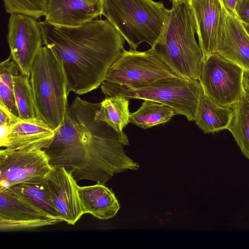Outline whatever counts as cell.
I'll return each instance as SVG.
<instances>
[{
	"label": "cell",
	"mask_w": 249,
	"mask_h": 249,
	"mask_svg": "<svg viewBox=\"0 0 249 249\" xmlns=\"http://www.w3.org/2000/svg\"><path fill=\"white\" fill-rule=\"evenodd\" d=\"M103 0H46L45 20L60 26L75 27L102 15Z\"/></svg>",
	"instance_id": "cell-15"
},
{
	"label": "cell",
	"mask_w": 249,
	"mask_h": 249,
	"mask_svg": "<svg viewBox=\"0 0 249 249\" xmlns=\"http://www.w3.org/2000/svg\"><path fill=\"white\" fill-rule=\"evenodd\" d=\"M243 81L245 90L249 92V71L244 70Z\"/></svg>",
	"instance_id": "cell-28"
},
{
	"label": "cell",
	"mask_w": 249,
	"mask_h": 249,
	"mask_svg": "<svg viewBox=\"0 0 249 249\" xmlns=\"http://www.w3.org/2000/svg\"><path fill=\"white\" fill-rule=\"evenodd\" d=\"M6 12L21 14L39 19L45 15L46 0H1Z\"/></svg>",
	"instance_id": "cell-25"
},
{
	"label": "cell",
	"mask_w": 249,
	"mask_h": 249,
	"mask_svg": "<svg viewBox=\"0 0 249 249\" xmlns=\"http://www.w3.org/2000/svg\"><path fill=\"white\" fill-rule=\"evenodd\" d=\"M14 96L19 117L22 120L36 117L30 79L18 73L13 76Z\"/></svg>",
	"instance_id": "cell-24"
},
{
	"label": "cell",
	"mask_w": 249,
	"mask_h": 249,
	"mask_svg": "<svg viewBox=\"0 0 249 249\" xmlns=\"http://www.w3.org/2000/svg\"><path fill=\"white\" fill-rule=\"evenodd\" d=\"M233 113L231 107L220 106L203 93L198 100L195 121L204 133H214L228 129Z\"/></svg>",
	"instance_id": "cell-18"
},
{
	"label": "cell",
	"mask_w": 249,
	"mask_h": 249,
	"mask_svg": "<svg viewBox=\"0 0 249 249\" xmlns=\"http://www.w3.org/2000/svg\"><path fill=\"white\" fill-rule=\"evenodd\" d=\"M216 53L249 71V35L237 17L224 6Z\"/></svg>",
	"instance_id": "cell-13"
},
{
	"label": "cell",
	"mask_w": 249,
	"mask_h": 249,
	"mask_svg": "<svg viewBox=\"0 0 249 249\" xmlns=\"http://www.w3.org/2000/svg\"><path fill=\"white\" fill-rule=\"evenodd\" d=\"M100 105L76 97L44 149L51 166L64 167L77 182L105 184L116 174L139 168L124 151L126 135L95 118Z\"/></svg>",
	"instance_id": "cell-1"
},
{
	"label": "cell",
	"mask_w": 249,
	"mask_h": 249,
	"mask_svg": "<svg viewBox=\"0 0 249 249\" xmlns=\"http://www.w3.org/2000/svg\"><path fill=\"white\" fill-rule=\"evenodd\" d=\"M196 21L199 45L205 59L216 52L223 16L221 0H188Z\"/></svg>",
	"instance_id": "cell-14"
},
{
	"label": "cell",
	"mask_w": 249,
	"mask_h": 249,
	"mask_svg": "<svg viewBox=\"0 0 249 249\" xmlns=\"http://www.w3.org/2000/svg\"><path fill=\"white\" fill-rule=\"evenodd\" d=\"M55 130L36 117L19 118L11 126L4 148L10 149H45L51 143Z\"/></svg>",
	"instance_id": "cell-16"
},
{
	"label": "cell",
	"mask_w": 249,
	"mask_h": 249,
	"mask_svg": "<svg viewBox=\"0 0 249 249\" xmlns=\"http://www.w3.org/2000/svg\"><path fill=\"white\" fill-rule=\"evenodd\" d=\"M46 177L33 178L8 189L47 215L64 222L53 204Z\"/></svg>",
	"instance_id": "cell-19"
},
{
	"label": "cell",
	"mask_w": 249,
	"mask_h": 249,
	"mask_svg": "<svg viewBox=\"0 0 249 249\" xmlns=\"http://www.w3.org/2000/svg\"><path fill=\"white\" fill-rule=\"evenodd\" d=\"M176 114L175 110L170 107L155 101L144 100L138 110L130 113L129 122L145 129L164 124Z\"/></svg>",
	"instance_id": "cell-22"
},
{
	"label": "cell",
	"mask_w": 249,
	"mask_h": 249,
	"mask_svg": "<svg viewBox=\"0 0 249 249\" xmlns=\"http://www.w3.org/2000/svg\"><path fill=\"white\" fill-rule=\"evenodd\" d=\"M53 204L64 222L74 225L84 214L77 181L64 167H53L46 175Z\"/></svg>",
	"instance_id": "cell-12"
},
{
	"label": "cell",
	"mask_w": 249,
	"mask_h": 249,
	"mask_svg": "<svg viewBox=\"0 0 249 249\" xmlns=\"http://www.w3.org/2000/svg\"><path fill=\"white\" fill-rule=\"evenodd\" d=\"M244 70L217 53L205 59L199 81L204 93L217 104L231 107L245 92Z\"/></svg>",
	"instance_id": "cell-8"
},
{
	"label": "cell",
	"mask_w": 249,
	"mask_h": 249,
	"mask_svg": "<svg viewBox=\"0 0 249 249\" xmlns=\"http://www.w3.org/2000/svg\"><path fill=\"white\" fill-rule=\"evenodd\" d=\"M30 82L36 117L55 130L64 120L69 93L62 63L45 45L41 47L35 58Z\"/></svg>",
	"instance_id": "cell-5"
},
{
	"label": "cell",
	"mask_w": 249,
	"mask_h": 249,
	"mask_svg": "<svg viewBox=\"0 0 249 249\" xmlns=\"http://www.w3.org/2000/svg\"><path fill=\"white\" fill-rule=\"evenodd\" d=\"M233 113L228 128L243 155L249 160V92L231 106Z\"/></svg>",
	"instance_id": "cell-21"
},
{
	"label": "cell",
	"mask_w": 249,
	"mask_h": 249,
	"mask_svg": "<svg viewBox=\"0 0 249 249\" xmlns=\"http://www.w3.org/2000/svg\"><path fill=\"white\" fill-rule=\"evenodd\" d=\"M61 222L10 190L0 191V231L32 229Z\"/></svg>",
	"instance_id": "cell-11"
},
{
	"label": "cell",
	"mask_w": 249,
	"mask_h": 249,
	"mask_svg": "<svg viewBox=\"0 0 249 249\" xmlns=\"http://www.w3.org/2000/svg\"><path fill=\"white\" fill-rule=\"evenodd\" d=\"M235 14L242 22L249 23V0H237Z\"/></svg>",
	"instance_id": "cell-26"
},
{
	"label": "cell",
	"mask_w": 249,
	"mask_h": 249,
	"mask_svg": "<svg viewBox=\"0 0 249 249\" xmlns=\"http://www.w3.org/2000/svg\"><path fill=\"white\" fill-rule=\"evenodd\" d=\"M19 71L18 66L10 55L0 63V104L18 117L14 96L13 76Z\"/></svg>",
	"instance_id": "cell-23"
},
{
	"label": "cell",
	"mask_w": 249,
	"mask_h": 249,
	"mask_svg": "<svg viewBox=\"0 0 249 249\" xmlns=\"http://www.w3.org/2000/svg\"><path fill=\"white\" fill-rule=\"evenodd\" d=\"M129 100L120 95L106 98L101 102L95 115L96 119L104 121L116 131L123 133L130 123Z\"/></svg>",
	"instance_id": "cell-20"
},
{
	"label": "cell",
	"mask_w": 249,
	"mask_h": 249,
	"mask_svg": "<svg viewBox=\"0 0 249 249\" xmlns=\"http://www.w3.org/2000/svg\"><path fill=\"white\" fill-rule=\"evenodd\" d=\"M196 34L188 1L173 4L160 37L151 48L179 77L198 80L205 57Z\"/></svg>",
	"instance_id": "cell-3"
},
{
	"label": "cell",
	"mask_w": 249,
	"mask_h": 249,
	"mask_svg": "<svg viewBox=\"0 0 249 249\" xmlns=\"http://www.w3.org/2000/svg\"><path fill=\"white\" fill-rule=\"evenodd\" d=\"M43 45L61 61L68 92L82 95L98 88L124 49V39L107 19L68 27L39 21Z\"/></svg>",
	"instance_id": "cell-2"
},
{
	"label": "cell",
	"mask_w": 249,
	"mask_h": 249,
	"mask_svg": "<svg viewBox=\"0 0 249 249\" xmlns=\"http://www.w3.org/2000/svg\"><path fill=\"white\" fill-rule=\"evenodd\" d=\"M171 76H179L151 48L144 52L124 50L109 68L103 82L139 89Z\"/></svg>",
	"instance_id": "cell-7"
},
{
	"label": "cell",
	"mask_w": 249,
	"mask_h": 249,
	"mask_svg": "<svg viewBox=\"0 0 249 249\" xmlns=\"http://www.w3.org/2000/svg\"><path fill=\"white\" fill-rule=\"evenodd\" d=\"M168 10L153 0H103L102 15L136 50L145 42L153 47L163 32Z\"/></svg>",
	"instance_id": "cell-4"
},
{
	"label": "cell",
	"mask_w": 249,
	"mask_h": 249,
	"mask_svg": "<svg viewBox=\"0 0 249 249\" xmlns=\"http://www.w3.org/2000/svg\"><path fill=\"white\" fill-rule=\"evenodd\" d=\"M225 7L231 12L232 13L235 14V7L237 0H221Z\"/></svg>",
	"instance_id": "cell-27"
},
{
	"label": "cell",
	"mask_w": 249,
	"mask_h": 249,
	"mask_svg": "<svg viewBox=\"0 0 249 249\" xmlns=\"http://www.w3.org/2000/svg\"><path fill=\"white\" fill-rule=\"evenodd\" d=\"M187 0H170V1L172 2L173 4L184 2L187 1Z\"/></svg>",
	"instance_id": "cell-29"
},
{
	"label": "cell",
	"mask_w": 249,
	"mask_h": 249,
	"mask_svg": "<svg viewBox=\"0 0 249 249\" xmlns=\"http://www.w3.org/2000/svg\"><path fill=\"white\" fill-rule=\"evenodd\" d=\"M101 89L106 97L120 95L128 99L149 100L167 105L173 108L176 114L184 116L189 121H195L198 100L204 93L199 80L179 76L162 78L139 89L104 82Z\"/></svg>",
	"instance_id": "cell-6"
},
{
	"label": "cell",
	"mask_w": 249,
	"mask_h": 249,
	"mask_svg": "<svg viewBox=\"0 0 249 249\" xmlns=\"http://www.w3.org/2000/svg\"><path fill=\"white\" fill-rule=\"evenodd\" d=\"M242 24H243L246 32L249 35V23H246L242 22Z\"/></svg>",
	"instance_id": "cell-30"
},
{
	"label": "cell",
	"mask_w": 249,
	"mask_h": 249,
	"mask_svg": "<svg viewBox=\"0 0 249 249\" xmlns=\"http://www.w3.org/2000/svg\"><path fill=\"white\" fill-rule=\"evenodd\" d=\"M78 193L84 214L106 220L113 217L120 209V204L111 190L105 184L78 186Z\"/></svg>",
	"instance_id": "cell-17"
},
{
	"label": "cell",
	"mask_w": 249,
	"mask_h": 249,
	"mask_svg": "<svg viewBox=\"0 0 249 249\" xmlns=\"http://www.w3.org/2000/svg\"><path fill=\"white\" fill-rule=\"evenodd\" d=\"M44 149L0 150V191L38 177L52 169Z\"/></svg>",
	"instance_id": "cell-10"
},
{
	"label": "cell",
	"mask_w": 249,
	"mask_h": 249,
	"mask_svg": "<svg viewBox=\"0 0 249 249\" xmlns=\"http://www.w3.org/2000/svg\"><path fill=\"white\" fill-rule=\"evenodd\" d=\"M34 17L10 14L8 23L7 40L12 60L20 72L29 79L35 58L43 45L39 21Z\"/></svg>",
	"instance_id": "cell-9"
}]
</instances>
